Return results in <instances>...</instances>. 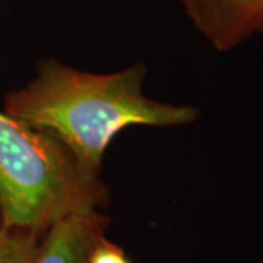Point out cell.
Masks as SVG:
<instances>
[{
    "label": "cell",
    "instance_id": "6da1fadb",
    "mask_svg": "<svg viewBox=\"0 0 263 263\" xmlns=\"http://www.w3.org/2000/svg\"><path fill=\"white\" fill-rule=\"evenodd\" d=\"M145 66L97 75L46 60L37 78L6 97V113L31 127L50 132L73 152L88 173L98 176L104 151L127 126L173 127L190 124L199 111L189 105L151 100L142 92Z\"/></svg>",
    "mask_w": 263,
    "mask_h": 263
},
{
    "label": "cell",
    "instance_id": "7a4b0ae2",
    "mask_svg": "<svg viewBox=\"0 0 263 263\" xmlns=\"http://www.w3.org/2000/svg\"><path fill=\"white\" fill-rule=\"evenodd\" d=\"M108 190L50 132L0 113V219L43 233L70 212L103 205Z\"/></svg>",
    "mask_w": 263,
    "mask_h": 263
},
{
    "label": "cell",
    "instance_id": "3957f363",
    "mask_svg": "<svg viewBox=\"0 0 263 263\" xmlns=\"http://www.w3.org/2000/svg\"><path fill=\"white\" fill-rule=\"evenodd\" d=\"M197 31L219 51L233 50L263 28V0H183Z\"/></svg>",
    "mask_w": 263,
    "mask_h": 263
},
{
    "label": "cell",
    "instance_id": "277c9868",
    "mask_svg": "<svg viewBox=\"0 0 263 263\" xmlns=\"http://www.w3.org/2000/svg\"><path fill=\"white\" fill-rule=\"evenodd\" d=\"M107 224L108 219L97 212V208L62 216L46 230L32 263H89Z\"/></svg>",
    "mask_w": 263,
    "mask_h": 263
},
{
    "label": "cell",
    "instance_id": "5b68a950",
    "mask_svg": "<svg viewBox=\"0 0 263 263\" xmlns=\"http://www.w3.org/2000/svg\"><path fill=\"white\" fill-rule=\"evenodd\" d=\"M38 234L28 230L0 228V263H32L40 243Z\"/></svg>",
    "mask_w": 263,
    "mask_h": 263
},
{
    "label": "cell",
    "instance_id": "8992f818",
    "mask_svg": "<svg viewBox=\"0 0 263 263\" xmlns=\"http://www.w3.org/2000/svg\"><path fill=\"white\" fill-rule=\"evenodd\" d=\"M89 263H132L126 254L123 253L122 249H119L117 246L111 245L110 241H107L105 238H101L100 243L95 246Z\"/></svg>",
    "mask_w": 263,
    "mask_h": 263
},
{
    "label": "cell",
    "instance_id": "52a82bcc",
    "mask_svg": "<svg viewBox=\"0 0 263 263\" xmlns=\"http://www.w3.org/2000/svg\"><path fill=\"white\" fill-rule=\"evenodd\" d=\"M0 228H3V226H2V219H0Z\"/></svg>",
    "mask_w": 263,
    "mask_h": 263
},
{
    "label": "cell",
    "instance_id": "ba28073f",
    "mask_svg": "<svg viewBox=\"0 0 263 263\" xmlns=\"http://www.w3.org/2000/svg\"><path fill=\"white\" fill-rule=\"evenodd\" d=\"M260 34H263V28H262V31H260Z\"/></svg>",
    "mask_w": 263,
    "mask_h": 263
}]
</instances>
